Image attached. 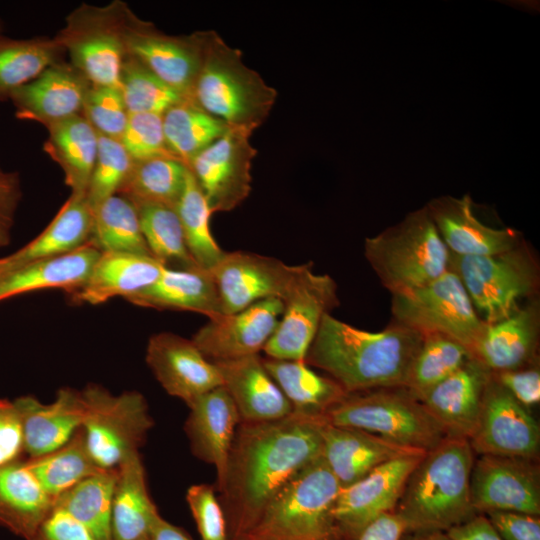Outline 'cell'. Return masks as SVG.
<instances>
[{
    "instance_id": "cell-58",
    "label": "cell",
    "mask_w": 540,
    "mask_h": 540,
    "mask_svg": "<svg viewBox=\"0 0 540 540\" xmlns=\"http://www.w3.org/2000/svg\"><path fill=\"white\" fill-rule=\"evenodd\" d=\"M150 540H192L180 527L165 520L161 515L156 519Z\"/></svg>"
},
{
    "instance_id": "cell-5",
    "label": "cell",
    "mask_w": 540,
    "mask_h": 540,
    "mask_svg": "<svg viewBox=\"0 0 540 540\" xmlns=\"http://www.w3.org/2000/svg\"><path fill=\"white\" fill-rule=\"evenodd\" d=\"M340 488L322 457L318 458L273 496L244 538L345 540L333 515Z\"/></svg>"
},
{
    "instance_id": "cell-44",
    "label": "cell",
    "mask_w": 540,
    "mask_h": 540,
    "mask_svg": "<svg viewBox=\"0 0 540 540\" xmlns=\"http://www.w3.org/2000/svg\"><path fill=\"white\" fill-rule=\"evenodd\" d=\"M471 358L469 349L457 340L438 333L423 334L405 388L419 399Z\"/></svg>"
},
{
    "instance_id": "cell-59",
    "label": "cell",
    "mask_w": 540,
    "mask_h": 540,
    "mask_svg": "<svg viewBox=\"0 0 540 540\" xmlns=\"http://www.w3.org/2000/svg\"><path fill=\"white\" fill-rule=\"evenodd\" d=\"M401 540H452L446 532H414L405 533Z\"/></svg>"
},
{
    "instance_id": "cell-24",
    "label": "cell",
    "mask_w": 540,
    "mask_h": 540,
    "mask_svg": "<svg viewBox=\"0 0 540 540\" xmlns=\"http://www.w3.org/2000/svg\"><path fill=\"white\" fill-rule=\"evenodd\" d=\"M189 410L184 428L190 448L196 457L215 467L220 490L240 415L223 386L199 397Z\"/></svg>"
},
{
    "instance_id": "cell-54",
    "label": "cell",
    "mask_w": 540,
    "mask_h": 540,
    "mask_svg": "<svg viewBox=\"0 0 540 540\" xmlns=\"http://www.w3.org/2000/svg\"><path fill=\"white\" fill-rule=\"evenodd\" d=\"M21 197L19 173L0 169V248L6 247L10 243Z\"/></svg>"
},
{
    "instance_id": "cell-47",
    "label": "cell",
    "mask_w": 540,
    "mask_h": 540,
    "mask_svg": "<svg viewBox=\"0 0 540 540\" xmlns=\"http://www.w3.org/2000/svg\"><path fill=\"white\" fill-rule=\"evenodd\" d=\"M134 164L119 140L99 135L97 157L86 192L90 205L94 207L117 194Z\"/></svg>"
},
{
    "instance_id": "cell-53",
    "label": "cell",
    "mask_w": 540,
    "mask_h": 540,
    "mask_svg": "<svg viewBox=\"0 0 540 540\" xmlns=\"http://www.w3.org/2000/svg\"><path fill=\"white\" fill-rule=\"evenodd\" d=\"M29 540H100L65 511L53 507Z\"/></svg>"
},
{
    "instance_id": "cell-35",
    "label": "cell",
    "mask_w": 540,
    "mask_h": 540,
    "mask_svg": "<svg viewBox=\"0 0 540 540\" xmlns=\"http://www.w3.org/2000/svg\"><path fill=\"white\" fill-rule=\"evenodd\" d=\"M46 128L44 151L61 167L71 193L86 195L97 157L98 133L82 114Z\"/></svg>"
},
{
    "instance_id": "cell-30",
    "label": "cell",
    "mask_w": 540,
    "mask_h": 540,
    "mask_svg": "<svg viewBox=\"0 0 540 540\" xmlns=\"http://www.w3.org/2000/svg\"><path fill=\"white\" fill-rule=\"evenodd\" d=\"M126 300L140 307L201 313L209 319L223 315L214 278L210 271L199 267H164L154 284Z\"/></svg>"
},
{
    "instance_id": "cell-57",
    "label": "cell",
    "mask_w": 540,
    "mask_h": 540,
    "mask_svg": "<svg viewBox=\"0 0 540 540\" xmlns=\"http://www.w3.org/2000/svg\"><path fill=\"white\" fill-rule=\"evenodd\" d=\"M446 533L452 540H502L484 514H477Z\"/></svg>"
},
{
    "instance_id": "cell-1",
    "label": "cell",
    "mask_w": 540,
    "mask_h": 540,
    "mask_svg": "<svg viewBox=\"0 0 540 540\" xmlns=\"http://www.w3.org/2000/svg\"><path fill=\"white\" fill-rule=\"evenodd\" d=\"M323 416L292 412L263 422L241 421L220 489L230 540L243 539L273 496L321 457Z\"/></svg>"
},
{
    "instance_id": "cell-36",
    "label": "cell",
    "mask_w": 540,
    "mask_h": 540,
    "mask_svg": "<svg viewBox=\"0 0 540 540\" xmlns=\"http://www.w3.org/2000/svg\"><path fill=\"white\" fill-rule=\"evenodd\" d=\"M262 360L294 413L324 417L330 408L349 394L331 377L313 371L305 361Z\"/></svg>"
},
{
    "instance_id": "cell-48",
    "label": "cell",
    "mask_w": 540,
    "mask_h": 540,
    "mask_svg": "<svg viewBox=\"0 0 540 540\" xmlns=\"http://www.w3.org/2000/svg\"><path fill=\"white\" fill-rule=\"evenodd\" d=\"M82 115L99 135L119 141L129 117L120 88L97 85L90 86Z\"/></svg>"
},
{
    "instance_id": "cell-3",
    "label": "cell",
    "mask_w": 540,
    "mask_h": 540,
    "mask_svg": "<svg viewBox=\"0 0 540 540\" xmlns=\"http://www.w3.org/2000/svg\"><path fill=\"white\" fill-rule=\"evenodd\" d=\"M473 452L467 438L448 436L423 455L394 510L406 533L446 532L478 514L470 494Z\"/></svg>"
},
{
    "instance_id": "cell-33",
    "label": "cell",
    "mask_w": 540,
    "mask_h": 540,
    "mask_svg": "<svg viewBox=\"0 0 540 540\" xmlns=\"http://www.w3.org/2000/svg\"><path fill=\"white\" fill-rule=\"evenodd\" d=\"M117 470L111 511V540H150L160 515L146 483L139 452L125 458Z\"/></svg>"
},
{
    "instance_id": "cell-32",
    "label": "cell",
    "mask_w": 540,
    "mask_h": 540,
    "mask_svg": "<svg viewBox=\"0 0 540 540\" xmlns=\"http://www.w3.org/2000/svg\"><path fill=\"white\" fill-rule=\"evenodd\" d=\"M54 507L25 459L0 467V526L29 540Z\"/></svg>"
},
{
    "instance_id": "cell-25",
    "label": "cell",
    "mask_w": 540,
    "mask_h": 540,
    "mask_svg": "<svg viewBox=\"0 0 540 540\" xmlns=\"http://www.w3.org/2000/svg\"><path fill=\"white\" fill-rule=\"evenodd\" d=\"M491 376L492 372L473 357L419 400L449 436L469 439Z\"/></svg>"
},
{
    "instance_id": "cell-37",
    "label": "cell",
    "mask_w": 540,
    "mask_h": 540,
    "mask_svg": "<svg viewBox=\"0 0 540 540\" xmlns=\"http://www.w3.org/2000/svg\"><path fill=\"white\" fill-rule=\"evenodd\" d=\"M65 50L56 37H0V101L61 61Z\"/></svg>"
},
{
    "instance_id": "cell-16",
    "label": "cell",
    "mask_w": 540,
    "mask_h": 540,
    "mask_svg": "<svg viewBox=\"0 0 540 540\" xmlns=\"http://www.w3.org/2000/svg\"><path fill=\"white\" fill-rule=\"evenodd\" d=\"M531 459L480 455L474 460L470 494L478 514L511 511L539 516L538 468Z\"/></svg>"
},
{
    "instance_id": "cell-55",
    "label": "cell",
    "mask_w": 540,
    "mask_h": 540,
    "mask_svg": "<svg viewBox=\"0 0 540 540\" xmlns=\"http://www.w3.org/2000/svg\"><path fill=\"white\" fill-rule=\"evenodd\" d=\"M496 380L522 405L530 407L540 401V372L536 367L493 373Z\"/></svg>"
},
{
    "instance_id": "cell-11",
    "label": "cell",
    "mask_w": 540,
    "mask_h": 540,
    "mask_svg": "<svg viewBox=\"0 0 540 540\" xmlns=\"http://www.w3.org/2000/svg\"><path fill=\"white\" fill-rule=\"evenodd\" d=\"M391 312L392 321L422 335L449 336L470 352L485 324L452 268L424 286L392 294Z\"/></svg>"
},
{
    "instance_id": "cell-15",
    "label": "cell",
    "mask_w": 540,
    "mask_h": 540,
    "mask_svg": "<svg viewBox=\"0 0 540 540\" xmlns=\"http://www.w3.org/2000/svg\"><path fill=\"white\" fill-rule=\"evenodd\" d=\"M425 453L391 459L340 488L333 515L345 540H355L368 524L395 510L411 472Z\"/></svg>"
},
{
    "instance_id": "cell-28",
    "label": "cell",
    "mask_w": 540,
    "mask_h": 540,
    "mask_svg": "<svg viewBox=\"0 0 540 540\" xmlns=\"http://www.w3.org/2000/svg\"><path fill=\"white\" fill-rule=\"evenodd\" d=\"M422 451L403 448L361 430L325 423L321 457L341 487H346L377 466L400 456Z\"/></svg>"
},
{
    "instance_id": "cell-39",
    "label": "cell",
    "mask_w": 540,
    "mask_h": 540,
    "mask_svg": "<svg viewBox=\"0 0 540 540\" xmlns=\"http://www.w3.org/2000/svg\"><path fill=\"white\" fill-rule=\"evenodd\" d=\"M162 120L170 154L187 166L228 129L223 121L208 114L192 99L171 106L162 114Z\"/></svg>"
},
{
    "instance_id": "cell-23",
    "label": "cell",
    "mask_w": 540,
    "mask_h": 540,
    "mask_svg": "<svg viewBox=\"0 0 540 540\" xmlns=\"http://www.w3.org/2000/svg\"><path fill=\"white\" fill-rule=\"evenodd\" d=\"M92 84L70 62L58 61L12 93L18 119L45 127L82 114Z\"/></svg>"
},
{
    "instance_id": "cell-52",
    "label": "cell",
    "mask_w": 540,
    "mask_h": 540,
    "mask_svg": "<svg viewBox=\"0 0 540 540\" xmlns=\"http://www.w3.org/2000/svg\"><path fill=\"white\" fill-rule=\"evenodd\" d=\"M23 437L14 401L0 398V467L22 459Z\"/></svg>"
},
{
    "instance_id": "cell-7",
    "label": "cell",
    "mask_w": 540,
    "mask_h": 540,
    "mask_svg": "<svg viewBox=\"0 0 540 540\" xmlns=\"http://www.w3.org/2000/svg\"><path fill=\"white\" fill-rule=\"evenodd\" d=\"M327 423L372 434L397 446L427 452L449 435L405 387L348 394L324 415Z\"/></svg>"
},
{
    "instance_id": "cell-19",
    "label": "cell",
    "mask_w": 540,
    "mask_h": 540,
    "mask_svg": "<svg viewBox=\"0 0 540 540\" xmlns=\"http://www.w3.org/2000/svg\"><path fill=\"white\" fill-rule=\"evenodd\" d=\"M283 313L279 298H268L202 326L191 339L212 362L256 355L274 333Z\"/></svg>"
},
{
    "instance_id": "cell-9",
    "label": "cell",
    "mask_w": 540,
    "mask_h": 540,
    "mask_svg": "<svg viewBox=\"0 0 540 540\" xmlns=\"http://www.w3.org/2000/svg\"><path fill=\"white\" fill-rule=\"evenodd\" d=\"M132 14L122 1L105 6L82 4L70 13L55 36L69 54L70 63L92 85L119 87Z\"/></svg>"
},
{
    "instance_id": "cell-29",
    "label": "cell",
    "mask_w": 540,
    "mask_h": 540,
    "mask_svg": "<svg viewBox=\"0 0 540 540\" xmlns=\"http://www.w3.org/2000/svg\"><path fill=\"white\" fill-rule=\"evenodd\" d=\"M164 266L149 255L102 252L84 285L71 294L75 302L102 304L114 297L125 299L150 287Z\"/></svg>"
},
{
    "instance_id": "cell-26",
    "label": "cell",
    "mask_w": 540,
    "mask_h": 540,
    "mask_svg": "<svg viewBox=\"0 0 540 540\" xmlns=\"http://www.w3.org/2000/svg\"><path fill=\"white\" fill-rule=\"evenodd\" d=\"M539 325V305L532 300L506 318L485 323L472 356L492 373L524 368L535 358Z\"/></svg>"
},
{
    "instance_id": "cell-60",
    "label": "cell",
    "mask_w": 540,
    "mask_h": 540,
    "mask_svg": "<svg viewBox=\"0 0 540 540\" xmlns=\"http://www.w3.org/2000/svg\"><path fill=\"white\" fill-rule=\"evenodd\" d=\"M13 269L8 256L0 258V278Z\"/></svg>"
},
{
    "instance_id": "cell-38",
    "label": "cell",
    "mask_w": 540,
    "mask_h": 540,
    "mask_svg": "<svg viewBox=\"0 0 540 540\" xmlns=\"http://www.w3.org/2000/svg\"><path fill=\"white\" fill-rule=\"evenodd\" d=\"M92 208L89 245L100 253L127 252L152 256L141 230L137 208L128 198L115 194Z\"/></svg>"
},
{
    "instance_id": "cell-2",
    "label": "cell",
    "mask_w": 540,
    "mask_h": 540,
    "mask_svg": "<svg viewBox=\"0 0 540 540\" xmlns=\"http://www.w3.org/2000/svg\"><path fill=\"white\" fill-rule=\"evenodd\" d=\"M422 340L421 333L395 321L370 332L328 314L305 362L327 372L349 394L405 387Z\"/></svg>"
},
{
    "instance_id": "cell-61",
    "label": "cell",
    "mask_w": 540,
    "mask_h": 540,
    "mask_svg": "<svg viewBox=\"0 0 540 540\" xmlns=\"http://www.w3.org/2000/svg\"><path fill=\"white\" fill-rule=\"evenodd\" d=\"M4 34H3V25H2V22L0 21V37H2Z\"/></svg>"
},
{
    "instance_id": "cell-34",
    "label": "cell",
    "mask_w": 540,
    "mask_h": 540,
    "mask_svg": "<svg viewBox=\"0 0 540 540\" xmlns=\"http://www.w3.org/2000/svg\"><path fill=\"white\" fill-rule=\"evenodd\" d=\"M93 208L85 194L71 193L46 228L9 259L13 269L26 263L73 252L89 243Z\"/></svg>"
},
{
    "instance_id": "cell-56",
    "label": "cell",
    "mask_w": 540,
    "mask_h": 540,
    "mask_svg": "<svg viewBox=\"0 0 540 540\" xmlns=\"http://www.w3.org/2000/svg\"><path fill=\"white\" fill-rule=\"evenodd\" d=\"M405 533L403 521L392 511L368 524L355 540H401Z\"/></svg>"
},
{
    "instance_id": "cell-17",
    "label": "cell",
    "mask_w": 540,
    "mask_h": 540,
    "mask_svg": "<svg viewBox=\"0 0 540 540\" xmlns=\"http://www.w3.org/2000/svg\"><path fill=\"white\" fill-rule=\"evenodd\" d=\"M298 269L272 257L235 251L225 252L210 272L223 314H232L268 298L282 300Z\"/></svg>"
},
{
    "instance_id": "cell-12",
    "label": "cell",
    "mask_w": 540,
    "mask_h": 540,
    "mask_svg": "<svg viewBox=\"0 0 540 540\" xmlns=\"http://www.w3.org/2000/svg\"><path fill=\"white\" fill-rule=\"evenodd\" d=\"M282 302L283 313L263 351L272 359L305 361L323 318L339 305L337 284L314 273L311 263L299 265Z\"/></svg>"
},
{
    "instance_id": "cell-22",
    "label": "cell",
    "mask_w": 540,
    "mask_h": 540,
    "mask_svg": "<svg viewBox=\"0 0 540 540\" xmlns=\"http://www.w3.org/2000/svg\"><path fill=\"white\" fill-rule=\"evenodd\" d=\"M28 458L47 454L64 444L82 428L87 415V403L82 390L61 388L51 403H42L33 396L16 398Z\"/></svg>"
},
{
    "instance_id": "cell-4",
    "label": "cell",
    "mask_w": 540,
    "mask_h": 540,
    "mask_svg": "<svg viewBox=\"0 0 540 540\" xmlns=\"http://www.w3.org/2000/svg\"><path fill=\"white\" fill-rule=\"evenodd\" d=\"M202 54L191 99L228 127L254 132L268 118L275 88L248 67L239 49L213 30L201 31Z\"/></svg>"
},
{
    "instance_id": "cell-43",
    "label": "cell",
    "mask_w": 540,
    "mask_h": 540,
    "mask_svg": "<svg viewBox=\"0 0 540 540\" xmlns=\"http://www.w3.org/2000/svg\"><path fill=\"white\" fill-rule=\"evenodd\" d=\"M175 210L190 256L199 268L211 271L225 252L211 233L210 217L213 213L189 168Z\"/></svg>"
},
{
    "instance_id": "cell-21",
    "label": "cell",
    "mask_w": 540,
    "mask_h": 540,
    "mask_svg": "<svg viewBox=\"0 0 540 540\" xmlns=\"http://www.w3.org/2000/svg\"><path fill=\"white\" fill-rule=\"evenodd\" d=\"M444 244L452 255L485 256L519 245L521 233L513 228H494L475 214L472 198L440 196L426 204Z\"/></svg>"
},
{
    "instance_id": "cell-40",
    "label": "cell",
    "mask_w": 540,
    "mask_h": 540,
    "mask_svg": "<svg viewBox=\"0 0 540 540\" xmlns=\"http://www.w3.org/2000/svg\"><path fill=\"white\" fill-rule=\"evenodd\" d=\"M117 470H102L87 477L54 501L59 508L86 526L98 539L111 540L110 523Z\"/></svg>"
},
{
    "instance_id": "cell-41",
    "label": "cell",
    "mask_w": 540,
    "mask_h": 540,
    "mask_svg": "<svg viewBox=\"0 0 540 540\" xmlns=\"http://www.w3.org/2000/svg\"><path fill=\"white\" fill-rule=\"evenodd\" d=\"M187 173V165L172 157L135 162L117 194L128 198L134 205L149 203L175 208Z\"/></svg>"
},
{
    "instance_id": "cell-18",
    "label": "cell",
    "mask_w": 540,
    "mask_h": 540,
    "mask_svg": "<svg viewBox=\"0 0 540 540\" xmlns=\"http://www.w3.org/2000/svg\"><path fill=\"white\" fill-rule=\"evenodd\" d=\"M127 53L168 86L191 99L202 54L201 31L174 36L131 15L126 31Z\"/></svg>"
},
{
    "instance_id": "cell-6",
    "label": "cell",
    "mask_w": 540,
    "mask_h": 540,
    "mask_svg": "<svg viewBox=\"0 0 540 540\" xmlns=\"http://www.w3.org/2000/svg\"><path fill=\"white\" fill-rule=\"evenodd\" d=\"M364 253L391 295L424 286L451 268V253L426 205L366 238Z\"/></svg>"
},
{
    "instance_id": "cell-50",
    "label": "cell",
    "mask_w": 540,
    "mask_h": 540,
    "mask_svg": "<svg viewBox=\"0 0 540 540\" xmlns=\"http://www.w3.org/2000/svg\"><path fill=\"white\" fill-rule=\"evenodd\" d=\"M186 501L201 540H230L225 513L212 486H190Z\"/></svg>"
},
{
    "instance_id": "cell-14",
    "label": "cell",
    "mask_w": 540,
    "mask_h": 540,
    "mask_svg": "<svg viewBox=\"0 0 540 540\" xmlns=\"http://www.w3.org/2000/svg\"><path fill=\"white\" fill-rule=\"evenodd\" d=\"M468 440L479 455L534 460L539 452L540 427L528 408L517 401L492 373L476 427Z\"/></svg>"
},
{
    "instance_id": "cell-49",
    "label": "cell",
    "mask_w": 540,
    "mask_h": 540,
    "mask_svg": "<svg viewBox=\"0 0 540 540\" xmlns=\"http://www.w3.org/2000/svg\"><path fill=\"white\" fill-rule=\"evenodd\" d=\"M120 142L134 162L156 157L174 158L166 145L161 114H129Z\"/></svg>"
},
{
    "instance_id": "cell-13",
    "label": "cell",
    "mask_w": 540,
    "mask_h": 540,
    "mask_svg": "<svg viewBox=\"0 0 540 540\" xmlns=\"http://www.w3.org/2000/svg\"><path fill=\"white\" fill-rule=\"evenodd\" d=\"M251 135L246 129L228 127L188 164L212 213L231 211L248 197L257 153Z\"/></svg>"
},
{
    "instance_id": "cell-42",
    "label": "cell",
    "mask_w": 540,
    "mask_h": 540,
    "mask_svg": "<svg viewBox=\"0 0 540 540\" xmlns=\"http://www.w3.org/2000/svg\"><path fill=\"white\" fill-rule=\"evenodd\" d=\"M25 460L54 501L74 485L103 470L92 459L82 428L63 446L42 456Z\"/></svg>"
},
{
    "instance_id": "cell-46",
    "label": "cell",
    "mask_w": 540,
    "mask_h": 540,
    "mask_svg": "<svg viewBox=\"0 0 540 540\" xmlns=\"http://www.w3.org/2000/svg\"><path fill=\"white\" fill-rule=\"evenodd\" d=\"M119 88L129 114L157 113L162 115L171 106L188 99L129 54L122 66Z\"/></svg>"
},
{
    "instance_id": "cell-10",
    "label": "cell",
    "mask_w": 540,
    "mask_h": 540,
    "mask_svg": "<svg viewBox=\"0 0 540 540\" xmlns=\"http://www.w3.org/2000/svg\"><path fill=\"white\" fill-rule=\"evenodd\" d=\"M87 415L82 425L88 451L103 469H115L139 452L154 424L146 399L138 391L114 395L98 384L82 389Z\"/></svg>"
},
{
    "instance_id": "cell-51",
    "label": "cell",
    "mask_w": 540,
    "mask_h": 540,
    "mask_svg": "<svg viewBox=\"0 0 540 540\" xmlns=\"http://www.w3.org/2000/svg\"><path fill=\"white\" fill-rule=\"evenodd\" d=\"M502 540H540L539 516L511 511L484 513Z\"/></svg>"
},
{
    "instance_id": "cell-45",
    "label": "cell",
    "mask_w": 540,
    "mask_h": 540,
    "mask_svg": "<svg viewBox=\"0 0 540 540\" xmlns=\"http://www.w3.org/2000/svg\"><path fill=\"white\" fill-rule=\"evenodd\" d=\"M141 230L151 255L164 267H198L187 249L175 208L160 204H138Z\"/></svg>"
},
{
    "instance_id": "cell-20",
    "label": "cell",
    "mask_w": 540,
    "mask_h": 540,
    "mask_svg": "<svg viewBox=\"0 0 540 540\" xmlns=\"http://www.w3.org/2000/svg\"><path fill=\"white\" fill-rule=\"evenodd\" d=\"M146 362L157 381L171 396L189 407L199 397L222 386L219 370L192 340L161 332L150 337Z\"/></svg>"
},
{
    "instance_id": "cell-62",
    "label": "cell",
    "mask_w": 540,
    "mask_h": 540,
    "mask_svg": "<svg viewBox=\"0 0 540 540\" xmlns=\"http://www.w3.org/2000/svg\"><path fill=\"white\" fill-rule=\"evenodd\" d=\"M242 540H251V539L244 538V539H242Z\"/></svg>"
},
{
    "instance_id": "cell-31",
    "label": "cell",
    "mask_w": 540,
    "mask_h": 540,
    "mask_svg": "<svg viewBox=\"0 0 540 540\" xmlns=\"http://www.w3.org/2000/svg\"><path fill=\"white\" fill-rule=\"evenodd\" d=\"M100 252L87 244L73 252L35 260L0 278V302L44 289H62L70 295L86 282Z\"/></svg>"
},
{
    "instance_id": "cell-27",
    "label": "cell",
    "mask_w": 540,
    "mask_h": 540,
    "mask_svg": "<svg viewBox=\"0 0 540 540\" xmlns=\"http://www.w3.org/2000/svg\"><path fill=\"white\" fill-rule=\"evenodd\" d=\"M214 363L241 421H272L292 413L291 404L258 354Z\"/></svg>"
},
{
    "instance_id": "cell-8",
    "label": "cell",
    "mask_w": 540,
    "mask_h": 540,
    "mask_svg": "<svg viewBox=\"0 0 540 540\" xmlns=\"http://www.w3.org/2000/svg\"><path fill=\"white\" fill-rule=\"evenodd\" d=\"M451 268L485 323L506 318L521 306L520 301L534 297L539 288L538 262L524 241L493 255L451 254Z\"/></svg>"
}]
</instances>
